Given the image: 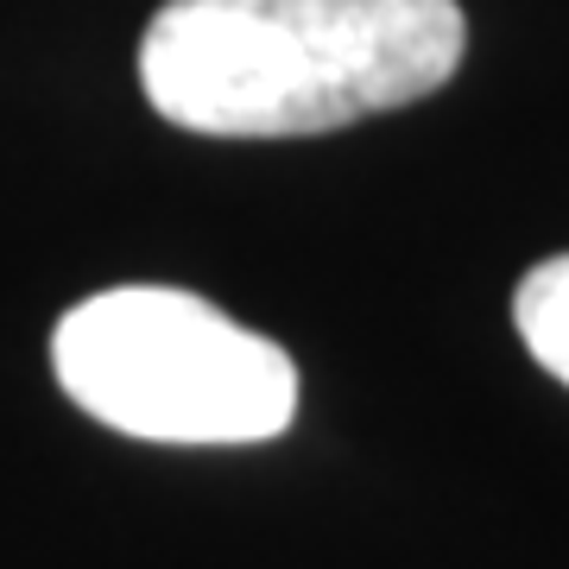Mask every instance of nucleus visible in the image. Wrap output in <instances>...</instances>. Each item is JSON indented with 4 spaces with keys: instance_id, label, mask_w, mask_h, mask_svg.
I'll list each match as a JSON object with an SVG mask.
<instances>
[{
    "instance_id": "f257e3e1",
    "label": "nucleus",
    "mask_w": 569,
    "mask_h": 569,
    "mask_svg": "<svg viewBox=\"0 0 569 569\" xmlns=\"http://www.w3.org/2000/svg\"><path fill=\"white\" fill-rule=\"evenodd\" d=\"M462 44L456 0H164L140 89L190 133L298 140L437 96Z\"/></svg>"
},
{
    "instance_id": "f03ea898",
    "label": "nucleus",
    "mask_w": 569,
    "mask_h": 569,
    "mask_svg": "<svg viewBox=\"0 0 569 569\" xmlns=\"http://www.w3.org/2000/svg\"><path fill=\"white\" fill-rule=\"evenodd\" d=\"M58 387L146 443H266L298 411V367L234 317L171 284L82 298L51 336Z\"/></svg>"
},
{
    "instance_id": "7ed1b4c3",
    "label": "nucleus",
    "mask_w": 569,
    "mask_h": 569,
    "mask_svg": "<svg viewBox=\"0 0 569 569\" xmlns=\"http://www.w3.org/2000/svg\"><path fill=\"white\" fill-rule=\"evenodd\" d=\"M512 323H519L526 348L538 355V367L569 387V253L526 272L519 298H512Z\"/></svg>"
}]
</instances>
